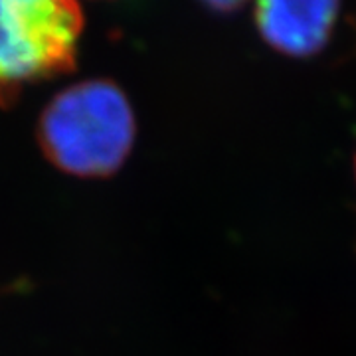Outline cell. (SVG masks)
I'll list each match as a JSON object with an SVG mask.
<instances>
[{
    "mask_svg": "<svg viewBox=\"0 0 356 356\" xmlns=\"http://www.w3.org/2000/svg\"><path fill=\"white\" fill-rule=\"evenodd\" d=\"M38 143L67 175L109 177L127 161L137 125L127 95L107 79H88L60 91L42 111Z\"/></svg>",
    "mask_w": 356,
    "mask_h": 356,
    "instance_id": "obj_1",
    "label": "cell"
},
{
    "mask_svg": "<svg viewBox=\"0 0 356 356\" xmlns=\"http://www.w3.org/2000/svg\"><path fill=\"white\" fill-rule=\"evenodd\" d=\"M81 30L77 0H0V103L70 72Z\"/></svg>",
    "mask_w": 356,
    "mask_h": 356,
    "instance_id": "obj_2",
    "label": "cell"
},
{
    "mask_svg": "<svg viewBox=\"0 0 356 356\" xmlns=\"http://www.w3.org/2000/svg\"><path fill=\"white\" fill-rule=\"evenodd\" d=\"M339 0H257L255 22L271 48L285 56L317 54L337 22Z\"/></svg>",
    "mask_w": 356,
    "mask_h": 356,
    "instance_id": "obj_3",
    "label": "cell"
},
{
    "mask_svg": "<svg viewBox=\"0 0 356 356\" xmlns=\"http://www.w3.org/2000/svg\"><path fill=\"white\" fill-rule=\"evenodd\" d=\"M210 8H216V10H234L238 8L240 4H243L245 0H204Z\"/></svg>",
    "mask_w": 356,
    "mask_h": 356,
    "instance_id": "obj_4",
    "label": "cell"
},
{
    "mask_svg": "<svg viewBox=\"0 0 356 356\" xmlns=\"http://www.w3.org/2000/svg\"><path fill=\"white\" fill-rule=\"evenodd\" d=\"M355 177H356V154H355Z\"/></svg>",
    "mask_w": 356,
    "mask_h": 356,
    "instance_id": "obj_5",
    "label": "cell"
}]
</instances>
